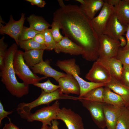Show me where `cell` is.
Masks as SVG:
<instances>
[{
	"instance_id": "cell-1",
	"label": "cell",
	"mask_w": 129,
	"mask_h": 129,
	"mask_svg": "<svg viewBox=\"0 0 129 129\" xmlns=\"http://www.w3.org/2000/svg\"><path fill=\"white\" fill-rule=\"evenodd\" d=\"M53 21L58 22L62 32L81 47L83 58L87 61H95L99 58V37L91 25V20L80 6L68 4L57 9L53 14Z\"/></svg>"
},
{
	"instance_id": "cell-2",
	"label": "cell",
	"mask_w": 129,
	"mask_h": 129,
	"mask_svg": "<svg viewBox=\"0 0 129 129\" xmlns=\"http://www.w3.org/2000/svg\"><path fill=\"white\" fill-rule=\"evenodd\" d=\"M18 45L13 44L7 50L4 59V65L1 70L0 76L1 81L6 88L12 96L21 98L28 94L29 85L17 80L13 66L15 56L18 50Z\"/></svg>"
},
{
	"instance_id": "cell-3",
	"label": "cell",
	"mask_w": 129,
	"mask_h": 129,
	"mask_svg": "<svg viewBox=\"0 0 129 129\" xmlns=\"http://www.w3.org/2000/svg\"><path fill=\"white\" fill-rule=\"evenodd\" d=\"M57 66L60 69L72 75L78 82L80 88V98L83 97L87 92L95 88L101 86H104L106 84L88 82L81 77L80 69L77 65L76 60L74 58L63 60H58L56 63Z\"/></svg>"
},
{
	"instance_id": "cell-4",
	"label": "cell",
	"mask_w": 129,
	"mask_h": 129,
	"mask_svg": "<svg viewBox=\"0 0 129 129\" xmlns=\"http://www.w3.org/2000/svg\"><path fill=\"white\" fill-rule=\"evenodd\" d=\"M78 97L70 96L62 93L59 88L50 93H46L41 90V92L39 97L33 101L28 103L23 102L18 105L16 110L20 115L31 113L33 108L43 104L49 105L55 100L61 99L79 100Z\"/></svg>"
},
{
	"instance_id": "cell-5",
	"label": "cell",
	"mask_w": 129,
	"mask_h": 129,
	"mask_svg": "<svg viewBox=\"0 0 129 129\" xmlns=\"http://www.w3.org/2000/svg\"><path fill=\"white\" fill-rule=\"evenodd\" d=\"M59 105V102L56 100L51 105L44 107L34 113L31 112L20 116L22 118L26 119L28 122L39 121L42 122V125L51 126L52 121L57 120V116L60 109Z\"/></svg>"
},
{
	"instance_id": "cell-6",
	"label": "cell",
	"mask_w": 129,
	"mask_h": 129,
	"mask_svg": "<svg viewBox=\"0 0 129 129\" xmlns=\"http://www.w3.org/2000/svg\"><path fill=\"white\" fill-rule=\"evenodd\" d=\"M23 52L18 50L15 56L13 66L15 73L23 82L29 85L39 82L47 77H39L33 73L26 64L23 56Z\"/></svg>"
},
{
	"instance_id": "cell-7",
	"label": "cell",
	"mask_w": 129,
	"mask_h": 129,
	"mask_svg": "<svg viewBox=\"0 0 129 129\" xmlns=\"http://www.w3.org/2000/svg\"><path fill=\"white\" fill-rule=\"evenodd\" d=\"M98 37L99 57L116 58L120 47L119 41L112 38L104 34L100 35Z\"/></svg>"
},
{
	"instance_id": "cell-8",
	"label": "cell",
	"mask_w": 129,
	"mask_h": 129,
	"mask_svg": "<svg viewBox=\"0 0 129 129\" xmlns=\"http://www.w3.org/2000/svg\"><path fill=\"white\" fill-rule=\"evenodd\" d=\"M83 106L89 112L91 118L100 129L106 127L103 111V103L88 100L81 99L79 100Z\"/></svg>"
},
{
	"instance_id": "cell-9",
	"label": "cell",
	"mask_w": 129,
	"mask_h": 129,
	"mask_svg": "<svg viewBox=\"0 0 129 129\" xmlns=\"http://www.w3.org/2000/svg\"><path fill=\"white\" fill-rule=\"evenodd\" d=\"M114 7L105 2L98 15L91 20L93 27L98 37L103 34L110 17L114 12Z\"/></svg>"
},
{
	"instance_id": "cell-10",
	"label": "cell",
	"mask_w": 129,
	"mask_h": 129,
	"mask_svg": "<svg viewBox=\"0 0 129 129\" xmlns=\"http://www.w3.org/2000/svg\"><path fill=\"white\" fill-rule=\"evenodd\" d=\"M85 78L91 82L107 84L111 81L112 76L101 63L96 61L86 74Z\"/></svg>"
},
{
	"instance_id": "cell-11",
	"label": "cell",
	"mask_w": 129,
	"mask_h": 129,
	"mask_svg": "<svg viewBox=\"0 0 129 129\" xmlns=\"http://www.w3.org/2000/svg\"><path fill=\"white\" fill-rule=\"evenodd\" d=\"M57 119L63 121L68 129H85L81 116L70 108L63 107L60 109Z\"/></svg>"
},
{
	"instance_id": "cell-12",
	"label": "cell",
	"mask_w": 129,
	"mask_h": 129,
	"mask_svg": "<svg viewBox=\"0 0 129 129\" xmlns=\"http://www.w3.org/2000/svg\"><path fill=\"white\" fill-rule=\"evenodd\" d=\"M26 18L25 14L22 13L20 19L16 21L11 15L8 22L5 24V25L0 27V34H5L9 36L15 40L16 43L18 45V38L23 27Z\"/></svg>"
},
{
	"instance_id": "cell-13",
	"label": "cell",
	"mask_w": 129,
	"mask_h": 129,
	"mask_svg": "<svg viewBox=\"0 0 129 129\" xmlns=\"http://www.w3.org/2000/svg\"><path fill=\"white\" fill-rule=\"evenodd\" d=\"M127 26L122 25L119 21L114 12L110 17L103 34L114 39L119 40L126 32Z\"/></svg>"
},
{
	"instance_id": "cell-14",
	"label": "cell",
	"mask_w": 129,
	"mask_h": 129,
	"mask_svg": "<svg viewBox=\"0 0 129 129\" xmlns=\"http://www.w3.org/2000/svg\"><path fill=\"white\" fill-rule=\"evenodd\" d=\"M54 50L58 54L62 53L73 55H82L84 53L81 47L65 36L56 43Z\"/></svg>"
},
{
	"instance_id": "cell-15",
	"label": "cell",
	"mask_w": 129,
	"mask_h": 129,
	"mask_svg": "<svg viewBox=\"0 0 129 129\" xmlns=\"http://www.w3.org/2000/svg\"><path fill=\"white\" fill-rule=\"evenodd\" d=\"M57 82L59 86V88L63 94L79 95L80 89L79 85L72 75L66 74L64 76L60 78Z\"/></svg>"
},
{
	"instance_id": "cell-16",
	"label": "cell",
	"mask_w": 129,
	"mask_h": 129,
	"mask_svg": "<svg viewBox=\"0 0 129 129\" xmlns=\"http://www.w3.org/2000/svg\"><path fill=\"white\" fill-rule=\"evenodd\" d=\"M31 68L34 73L42 75L47 77H52L57 82L60 78L66 75L52 68L50 65L48 60L43 61Z\"/></svg>"
},
{
	"instance_id": "cell-17",
	"label": "cell",
	"mask_w": 129,
	"mask_h": 129,
	"mask_svg": "<svg viewBox=\"0 0 129 129\" xmlns=\"http://www.w3.org/2000/svg\"><path fill=\"white\" fill-rule=\"evenodd\" d=\"M104 118L107 129H115L120 108L103 103Z\"/></svg>"
},
{
	"instance_id": "cell-18",
	"label": "cell",
	"mask_w": 129,
	"mask_h": 129,
	"mask_svg": "<svg viewBox=\"0 0 129 129\" xmlns=\"http://www.w3.org/2000/svg\"><path fill=\"white\" fill-rule=\"evenodd\" d=\"M101 63L108 70L112 77L119 81L123 65L116 58L99 57L96 60Z\"/></svg>"
},
{
	"instance_id": "cell-19",
	"label": "cell",
	"mask_w": 129,
	"mask_h": 129,
	"mask_svg": "<svg viewBox=\"0 0 129 129\" xmlns=\"http://www.w3.org/2000/svg\"><path fill=\"white\" fill-rule=\"evenodd\" d=\"M85 3L80 6L81 9L90 20L93 19L97 13L101 10L105 2L103 0H84Z\"/></svg>"
},
{
	"instance_id": "cell-20",
	"label": "cell",
	"mask_w": 129,
	"mask_h": 129,
	"mask_svg": "<svg viewBox=\"0 0 129 129\" xmlns=\"http://www.w3.org/2000/svg\"><path fill=\"white\" fill-rule=\"evenodd\" d=\"M105 86L120 96L124 101L125 107L129 106V87L123 85L119 80L113 77Z\"/></svg>"
},
{
	"instance_id": "cell-21",
	"label": "cell",
	"mask_w": 129,
	"mask_h": 129,
	"mask_svg": "<svg viewBox=\"0 0 129 129\" xmlns=\"http://www.w3.org/2000/svg\"><path fill=\"white\" fill-rule=\"evenodd\" d=\"M114 9V13L119 22L127 26L129 24V3L127 0H120Z\"/></svg>"
},
{
	"instance_id": "cell-22",
	"label": "cell",
	"mask_w": 129,
	"mask_h": 129,
	"mask_svg": "<svg viewBox=\"0 0 129 129\" xmlns=\"http://www.w3.org/2000/svg\"><path fill=\"white\" fill-rule=\"evenodd\" d=\"M44 50L42 49H33L23 52V59L27 65L31 68L43 61Z\"/></svg>"
},
{
	"instance_id": "cell-23",
	"label": "cell",
	"mask_w": 129,
	"mask_h": 129,
	"mask_svg": "<svg viewBox=\"0 0 129 129\" xmlns=\"http://www.w3.org/2000/svg\"><path fill=\"white\" fill-rule=\"evenodd\" d=\"M103 103L119 108L125 107L124 101L122 97L106 86H104V88Z\"/></svg>"
},
{
	"instance_id": "cell-24",
	"label": "cell",
	"mask_w": 129,
	"mask_h": 129,
	"mask_svg": "<svg viewBox=\"0 0 129 129\" xmlns=\"http://www.w3.org/2000/svg\"><path fill=\"white\" fill-rule=\"evenodd\" d=\"M27 20L29 23L30 27L40 32H43L51 26L42 17L34 14L27 17Z\"/></svg>"
},
{
	"instance_id": "cell-25",
	"label": "cell",
	"mask_w": 129,
	"mask_h": 129,
	"mask_svg": "<svg viewBox=\"0 0 129 129\" xmlns=\"http://www.w3.org/2000/svg\"><path fill=\"white\" fill-rule=\"evenodd\" d=\"M104 87H99L91 90L81 98L91 101L103 103Z\"/></svg>"
},
{
	"instance_id": "cell-26",
	"label": "cell",
	"mask_w": 129,
	"mask_h": 129,
	"mask_svg": "<svg viewBox=\"0 0 129 129\" xmlns=\"http://www.w3.org/2000/svg\"><path fill=\"white\" fill-rule=\"evenodd\" d=\"M115 129H129V109L126 107L120 108Z\"/></svg>"
},
{
	"instance_id": "cell-27",
	"label": "cell",
	"mask_w": 129,
	"mask_h": 129,
	"mask_svg": "<svg viewBox=\"0 0 129 129\" xmlns=\"http://www.w3.org/2000/svg\"><path fill=\"white\" fill-rule=\"evenodd\" d=\"M20 47L25 51L33 49L46 50L45 44H40L32 39L19 42V45Z\"/></svg>"
},
{
	"instance_id": "cell-28",
	"label": "cell",
	"mask_w": 129,
	"mask_h": 129,
	"mask_svg": "<svg viewBox=\"0 0 129 129\" xmlns=\"http://www.w3.org/2000/svg\"><path fill=\"white\" fill-rule=\"evenodd\" d=\"M40 32L30 27L24 26L18 38L19 42L32 39L37 34Z\"/></svg>"
},
{
	"instance_id": "cell-29",
	"label": "cell",
	"mask_w": 129,
	"mask_h": 129,
	"mask_svg": "<svg viewBox=\"0 0 129 129\" xmlns=\"http://www.w3.org/2000/svg\"><path fill=\"white\" fill-rule=\"evenodd\" d=\"M116 58L121 62L123 66L129 67V48H124L120 47Z\"/></svg>"
},
{
	"instance_id": "cell-30",
	"label": "cell",
	"mask_w": 129,
	"mask_h": 129,
	"mask_svg": "<svg viewBox=\"0 0 129 129\" xmlns=\"http://www.w3.org/2000/svg\"><path fill=\"white\" fill-rule=\"evenodd\" d=\"M33 85L41 88L45 92L50 93L54 92L59 89V85H54L52 83L49 79L43 83H37Z\"/></svg>"
},
{
	"instance_id": "cell-31",
	"label": "cell",
	"mask_w": 129,
	"mask_h": 129,
	"mask_svg": "<svg viewBox=\"0 0 129 129\" xmlns=\"http://www.w3.org/2000/svg\"><path fill=\"white\" fill-rule=\"evenodd\" d=\"M44 35L45 44L46 46V50L50 51L54 49L56 42L54 40L50 29L49 28L43 32Z\"/></svg>"
},
{
	"instance_id": "cell-32",
	"label": "cell",
	"mask_w": 129,
	"mask_h": 129,
	"mask_svg": "<svg viewBox=\"0 0 129 129\" xmlns=\"http://www.w3.org/2000/svg\"><path fill=\"white\" fill-rule=\"evenodd\" d=\"M50 27V30L53 37L55 42H58L61 40L64 37L60 32L61 26L57 21H53Z\"/></svg>"
},
{
	"instance_id": "cell-33",
	"label": "cell",
	"mask_w": 129,
	"mask_h": 129,
	"mask_svg": "<svg viewBox=\"0 0 129 129\" xmlns=\"http://www.w3.org/2000/svg\"><path fill=\"white\" fill-rule=\"evenodd\" d=\"M5 38L3 37L0 39V69L3 67L4 65L5 57L8 49L7 44L4 41Z\"/></svg>"
},
{
	"instance_id": "cell-34",
	"label": "cell",
	"mask_w": 129,
	"mask_h": 129,
	"mask_svg": "<svg viewBox=\"0 0 129 129\" xmlns=\"http://www.w3.org/2000/svg\"><path fill=\"white\" fill-rule=\"evenodd\" d=\"M119 81L123 85L129 87V67L123 66Z\"/></svg>"
},
{
	"instance_id": "cell-35",
	"label": "cell",
	"mask_w": 129,
	"mask_h": 129,
	"mask_svg": "<svg viewBox=\"0 0 129 129\" xmlns=\"http://www.w3.org/2000/svg\"><path fill=\"white\" fill-rule=\"evenodd\" d=\"M13 111H5L4 109L3 106L1 101H0V124H1L2 120L5 118L7 117V116L12 114Z\"/></svg>"
},
{
	"instance_id": "cell-36",
	"label": "cell",
	"mask_w": 129,
	"mask_h": 129,
	"mask_svg": "<svg viewBox=\"0 0 129 129\" xmlns=\"http://www.w3.org/2000/svg\"><path fill=\"white\" fill-rule=\"evenodd\" d=\"M32 39L40 44H45L44 37L43 32H41L38 34Z\"/></svg>"
},
{
	"instance_id": "cell-37",
	"label": "cell",
	"mask_w": 129,
	"mask_h": 129,
	"mask_svg": "<svg viewBox=\"0 0 129 129\" xmlns=\"http://www.w3.org/2000/svg\"><path fill=\"white\" fill-rule=\"evenodd\" d=\"M32 5H36L40 8L43 7L46 4L45 2L42 0H26Z\"/></svg>"
},
{
	"instance_id": "cell-38",
	"label": "cell",
	"mask_w": 129,
	"mask_h": 129,
	"mask_svg": "<svg viewBox=\"0 0 129 129\" xmlns=\"http://www.w3.org/2000/svg\"><path fill=\"white\" fill-rule=\"evenodd\" d=\"M121 0H104L105 2L109 5L113 6L118 5L119 3Z\"/></svg>"
},
{
	"instance_id": "cell-39",
	"label": "cell",
	"mask_w": 129,
	"mask_h": 129,
	"mask_svg": "<svg viewBox=\"0 0 129 129\" xmlns=\"http://www.w3.org/2000/svg\"><path fill=\"white\" fill-rule=\"evenodd\" d=\"M119 40L120 42V47L122 48L124 47L127 44V39L123 36H122L119 37Z\"/></svg>"
},
{
	"instance_id": "cell-40",
	"label": "cell",
	"mask_w": 129,
	"mask_h": 129,
	"mask_svg": "<svg viewBox=\"0 0 129 129\" xmlns=\"http://www.w3.org/2000/svg\"><path fill=\"white\" fill-rule=\"evenodd\" d=\"M9 122L5 124L8 129H20L15 124L11 122V120L9 121Z\"/></svg>"
},
{
	"instance_id": "cell-41",
	"label": "cell",
	"mask_w": 129,
	"mask_h": 129,
	"mask_svg": "<svg viewBox=\"0 0 129 129\" xmlns=\"http://www.w3.org/2000/svg\"><path fill=\"white\" fill-rule=\"evenodd\" d=\"M126 32V37L127 43L126 46L123 48H129V24L127 26V29Z\"/></svg>"
},
{
	"instance_id": "cell-42",
	"label": "cell",
	"mask_w": 129,
	"mask_h": 129,
	"mask_svg": "<svg viewBox=\"0 0 129 129\" xmlns=\"http://www.w3.org/2000/svg\"><path fill=\"white\" fill-rule=\"evenodd\" d=\"M51 123V126H50L51 129H59L58 126L59 123L56 120H53Z\"/></svg>"
},
{
	"instance_id": "cell-43",
	"label": "cell",
	"mask_w": 129,
	"mask_h": 129,
	"mask_svg": "<svg viewBox=\"0 0 129 129\" xmlns=\"http://www.w3.org/2000/svg\"><path fill=\"white\" fill-rule=\"evenodd\" d=\"M58 2L60 7H63L65 5L63 0H58Z\"/></svg>"
},
{
	"instance_id": "cell-44",
	"label": "cell",
	"mask_w": 129,
	"mask_h": 129,
	"mask_svg": "<svg viewBox=\"0 0 129 129\" xmlns=\"http://www.w3.org/2000/svg\"><path fill=\"white\" fill-rule=\"evenodd\" d=\"M40 129H51L50 126H48V125H42V127Z\"/></svg>"
},
{
	"instance_id": "cell-45",
	"label": "cell",
	"mask_w": 129,
	"mask_h": 129,
	"mask_svg": "<svg viewBox=\"0 0 129 129\" xmlns=\"http://www.w3.org/2000/svg\"><path fill=\"white\" fill-rule=\"evenodd\" d=\"M76 0L80 3L81 5L84 4L85 3L84 0Z\"/></svg>"
},
{
	"instance_id": "cell-46",
	"label": "cell",
	"mask_w": 129,
	"mask_h": 129,
	"mask_svg": "<svg viewBox=\"0 0 129 129\" xmlns=\"http://www.w3.org/2000/svg\"><path fill=\"white\" fill-rule=\"evenodd\" d=\"M2 129H8L5 125Z\"/></svg>"
},
{
	"instance_id": "cell-47",
	"label": "cell",
	"mask_w": 129,
	"mask_h": 129,
	"mask_svg": "<svg viewBox=\"0 0 129 129\" xmlns=\"http://www.w3.org/2000/svg\"><path fill=\"white\" fill-rule=\"evenodd\" d=\"M127 1L129 2V0H127Z\"/></svg>"
},
{
	"instance_id": "cell-48",
	"label": "cell",
	"mask_w": 129,
	"mask_h": 129,
	"mask_svg": "<svg viewBox=\"0 0 129 129\" xmlns=\"http://www.w3.org/2000/svg\"><path fill=\"white\" fill-rule=\"evenodd\" d=\"M127 108L129 109V106Z\"/></svg>"
}]
</instances>
